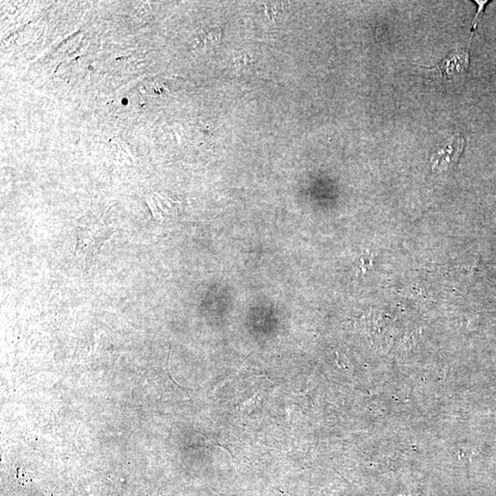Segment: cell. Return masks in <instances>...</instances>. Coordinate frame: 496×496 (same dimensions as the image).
<instances>
[{
	"mask_svg": "<svg viewBox=\"0 0 496 496\" xmlns=\"http://www.w3.org/2000/svg\"><path fill=\"white\" fill-rule=\"evenodd\" d=\"M111 225H107L102 220L90 223L83 222L77 226V253L84 256L87 265L97 256L100 248L109 237L113 234Z\"/></svg>",
	"mask_w": 496,
	"mask_h": 496,
	"instance_id": "1",
	"label": "cell"
},
{
	"mask_svg": "<svg viewBox=\"0 0 496 496\" xmlns=\"http://www.w3.org/2000/svg\"><path fill=\"white\" fill-rule=\"evenodd\" d=\"M465 147V140L458 134L450 137L438 146L430 157V165L435 172L448 171L454 168Z\"/></svg>",
	"mask_w": 496,
	"mask_h": 496,
	"instance_id": "2",
	"label": "cell"
},
{
	"mask_svg": "<svg viewBox=\"0 0 496 496\" xmlns=\"http://www.w3.org/2000/svg\"><path fill=\"white\" fill-rule=\"evenodd\" d=\"M470 65V56L468 51L458 50L449 54L435 70L447 79H452L456 77H461L468 70Z\"/></svg>",
	"mask_w": 496,
	"mask_h": 496,
	"instance_id": "3",
	"label": "cell"
}]
</instances>
